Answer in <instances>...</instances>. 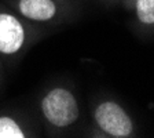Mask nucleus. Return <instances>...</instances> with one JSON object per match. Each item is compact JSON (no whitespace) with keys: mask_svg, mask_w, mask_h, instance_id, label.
Returning a JSON list of instances; mask_svg holds the SVG:
<instances>
[{"mask_svg":"<svg viewBox=\"0 0 154 138\" xmlns=\"http://www.w3.org/2000/svg\"><path fill=\"white\" fill-rule=\"evenodd\" d=\"M45 119L54 126L65 127L79 119V105L70 91L55 88L44 97L42 102Z\"/></svg>","mask_w":154,"mask_h":138,"instance_id":"obj_1","label":"nucleus"},{"mask_svg":"<svg viewBox=\"0 0 154 138\" xmlns=\"http://www.w3.org/2000/svg\"><path fill=\"white\" fill-rule=\"evenodd\" d=\"M95 120L99 127L107 134L116 138H124L131 135L134 123L120 105L116 102H103L95 111Z\"/></svg>","mask_w":154,"mask_h":138,"instance_id":"obj_2","label":"nucleus"},{"mask_svg":"<svg viewBox=\"0 0 154 138\" xmlns=\"http://www.w3.org/2000/svg\"><path fill=\"white\" fill-rule=\"evenodd\" d=\"M23 40L25 30L21 22L10 14H0V51L14 54L22 47Z\"/></svg>","mask_w":154,"mask_h":138,"instance_id":"obj_3","label":"nucleus"},{"mask_svg":"<svg viewBox=\"0 0 154 138\" xmlns=\"http://www.w3.org/2000/svg\"><path fill=\"white\" fill-rule=\"evenodd\" d=\"M19 10L25 17L35 21H47L55 15V4L51 0H21Z\"/></svg>","mask_w":154,"mask_h":138,"instance_id":"obj_4","label":"nucleus"},{"mask_svg":"<svg viewBox=\"0 0 154 138\" xmlns=\"http://www.w3.org/2000/svg\"><path fill=\"white\" fill-rule=\"evenodd\" d=\"M23 131L11 117H0V138H23Z\"/></svg>","mask_w":154,"mask_h":138,"instance_id":"obj_5","label":"nucleus"},{"mask_svg":"<svg viewBox=\"0 0 154 138\" xmlns=\"http://www.w3.org/2000/svg\"><path fill=\"white\" fill-rule=\"evenodd\" d=\"M136 14L142 24H154V0H138Z\"/></svg>","mask_w":154,"mask_h":138,"instance_id":"obj_6","label":"nucleus"}]
</instances>
